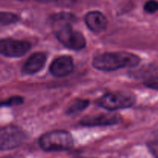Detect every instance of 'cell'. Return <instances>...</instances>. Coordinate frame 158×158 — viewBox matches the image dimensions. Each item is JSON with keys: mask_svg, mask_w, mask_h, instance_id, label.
I'll use <instances>...</instances> for the list:
<instances>
[{"mask_svg": "<svg viewBox=\"0 0 158 158\" xmlns=\"http://www.w3.org/2000/svg\"><path fill=\"white\" fill-rule=\"evenodd\" d=\"M140 62V57L131 52H105L94 57L93 66L98 70L110 72L122 68L134 67Z\"/></svg>", "mask_w": 158, "mask_h": 158, "instance_id": "6da1fadb", "label": "cell"}, {"mask_svg": "<svg viewBox=\"0 0 158 158\" xmlns=\"http://www.w3.org/2000/svg\"><path fill=\"white\" fill-rule=\"evenodd\" d=\"M74 140L70 133L66 131H52L43 134L39 140L40 148L45 151H63L71 149Z\"/></svg>", "mask_w": 158, "mask_h": 158, "instance_id": "7a4b0ae2", "label": "cell"}, {"mask_svg": "<svg viewBox=\"0 0 158 158\" xmlns=\"http://www.w3.org/2000/svg\"><path fill=\"white\" fill-rule=\"evenodd\" d=\"M136 101V97L126 93H109L97 100L99 106L108 110H117L131 107Z\"/></svg>", "mask_w": 158, "mask_h": 158, "instance_id": "3957f363", "label": "cell"}, {"mask_svg": "<svg viewBox=\"0 0 158 158\" xmlns=\"http://www.w3.org/2000/svg\"><path fill=\"white\" fill-rule=\"evenodd\" d=\"M56 36L57 40L69 49L80 50L86 46V42L81 32L73 30L71 24L56 27Z\"/></svg>", "mask_w": 158, "mask_h": 158, "instance_id": "277c9868", "label": "cell"}, {"mask_svg": "<svg viewBox=\"0 0 158 158\" xmlns=\"http://www.w3.org/2000/svg\"><path fill=\"white\" fill-rule=\"evenodd\" d=\"M26 135L22 128L15 125L4 127L0 131V148L9 151L18 148L26 140Z\"/></svg>", "mask_w": 158, "mask_h": 158, "instance_id": "5b68a950", "label": "cell"}, {"mask_svg": "<svg viewBox=\"0 0 158 158\" xmlns=\"http://www.w3.org/2000/svg\"><path fill=\"white\" fill-rule=\"evenodd\" d=\"M30 43L26 41L3 39L0 42V52L7 57H20L30 49Z\"/></svg>", "mask_w": 158, "mask_h": 158, "instance_id": "8992f818", "label": "cell"}, {"mask_svg": "<svg viewBox=\"0 0 158 158\" xmlns=\"http://www.w3.org/2000/svg\"><path fill=\"white\" fill-rule=\"evenodd\" d=\"M74 69L73 60L69 56L57 57L52 62L49 67V72L56 77H64L72 73Z\"/></svg>", "mask_w": 158, "mask_h": 158, "instance_id": "52a82bcc", "label": "cell"}, {"mask_svg": "<svg viewBox=\"0 0 158 158\" xmlns=\"http://www.w3.org/2000/svg\"><path fill=\"white\" fill-rule=\"evenodd\" d=\"M120 117L117 114H100L83 117L80 123L84 127H102L115 125L120 122Z\"/></svg>", "mask_w": 158, "mask_h": 158, "instance_id": "ba28073f", "label": "cell"}, {"mask_svg": "<svg viewBox=\"0 0 158 158\" xmlns=\"http://www.w3.org/2000/svg\"><path fill=\"white\" fill-rule=\"evenodd\" d=\"M46 62V56L44 52H35L27 59L22 68L23 73L32 75L40 72Z\"/></svg>", "mask_w": 158, "mask_h": 158, "instance_id": "9c48e42d", "label": "cell"}, {"mask_svg": "<svg viewBox=\"0 0 158 158\" xmlns=\"http://www.w3.org/2000/svg\"><path fill=\"white\" fill-rule=\"evenodd\" d=\"M85 23L91 31L99 32L106 29L108 21L106 17L99 11H91L85 15Z\"/></svg>", "mask_w": 158, "mask_h": 158, "instance_id": "30bf717a", "label": "cell"}, {"mask_svg": "<svg viewBox=\"0 0 158 158\" xmlns=\"http://www.w3.org/2000/svg\"><path fill=\"white\" fill-rule=\"evenodd\" d=\"M77 20L75 15L69 12H60L54 14L50 17V22L56 27L64 26V25L71 24Z\"/></svg>", "mask_w": 158, "mask_h": 158, "instance_id": "8fae6325", "label": "cell"}, {"mask_svg": "<svg viewBox=\"0 0 158 158\" xmlns=\"http://www.w3.org/2000/svg\"><path fill=\"white\" fill-rule=\"evenodd\" d=\"M89 100H83V99H77L73 103V104L69 106L66 110V114L69 115L77 114L79 112H81L83 110L86 109L89 106Z\"/></svg>", "mask_w": 158, "mask_h": 158, "instance_id": "7c38bea8", "label": "cell"}, {"mask_svg": "<svg viewBox=\"0 0 158 158\" xmlns=\"http://www.w3.org/2000/svg\"><path fill=\"white\" fill-rule=\"evenodd\" d=\"M19 20V17L12 12H2L0 13V22L2 25H10L15 23Z\"/></svg>", "mask_w": 158, "mask_h": 158, "instance_id": "4fadbf2b", "label": "cell"}, {"mask_svg": "<svg viewBox=\"0 0 158 158\" xmlns=\"http://www.w3.org/2000/svg\"><path fill=\"white\" fill-rule=\"evenodd\" d=\"M143 9L148 13H154L158 10V2L156 0H149L144 4Z\"/></svg>", "mask_w": 158, "mask_h": 158, "instance_id": "5bb4252c", "label": "cell"}, {"mask_svg": "<svg viewBox=\"0 0 158 158\" xmlns=\"http://www.w3.org/2000/svg\"><path fill=\"white\" fill-rule=\"evenodd\" d=\"M23 103V99L21 97H10L8 100L2 103V106H15V105H20Z\"/></svg>", "mask_w": 158, "mask_h": 158, "instance_id": "9a60e30c", "label": "cell"}, {"mask_svg": "<svg viewBox=\"0 0 158 158\" xmlns=\"http://www.w3.org/2000/svg\"><path fill=\"white\" fill-rule=\"evenodd\" d=\"M148 148L151 154L155 158H158V140H153L148 143Z\"/></svg>", "mask_w": 158, "mask_h": 158, "instance_id": "2e32d148", "label": "cell"}, {"mask_svg": "<svg viewBox=\"0 0 158 158\" xmlns=\"http://www.w3.org/2000/svg\"><path fill=\"white\" fill-rule=\"evenodd\" d=\"M144 85L147 87L158 90V76L148 79L144 82Z\"/></svg>", "mask_w": 158, "mask_h": 158, "instance_id": "e0dca14e", "label": "cell"}, {"mask_svg": "<svg viewBox=\"0 0 158 158\" xmlns=\"http://www.w3.org/2000/svg\"><path fill=\"white\" fill-rule=\"evenodd\" d=\"M56 2L61 7H71L77 2V0H56Z\"/></svg>", "mask_w": 158, "mask_h": 158, "instance_id": "ac0fdd59", "label": "cell"}, {"mask_svg": "<svg viewBox=\"0 0 158 158\" xmlns=\"http://www.w3.org/2000/svg\"><path fill=\"white\" fill-rule=\"evenodd\" d=\"M39 1L44 2H50V1H52V0H39Z\"/></svg>", "mask_w": 158, "mask_h": 158, "instance_id": "d6986e66", "label": "cell"}, {"mask_svg": "<svg viewBox=\"0 0 158 158\" xmlns=\"http://www.w3.org/2000/svg\"><path fill=\"white\" fill-rule=\"evenodd\" d=\"M21 1H24V0H21Z\"/></svg>", "mask_w": 158, "mask_h": 158, "instance_id": "ffe728a7", "label": "cell"}, {"mask_svg": "<svg viewBox=\"0 0 158 158\" xmlns=\"http://www.w3.org/2000/svg\"><path fill=\"white\" fill-rule=\"evenodd\" d=\"M81 158H83V157H81Z\"/></svg>", "mask_w": 158, "mask_h": 158, "instance_id": "44dd1931", "label": "cell"}]
</instances>
